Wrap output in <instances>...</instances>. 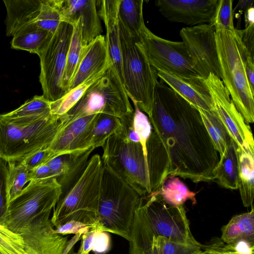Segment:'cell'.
<instances>
[{
    "instance_id": "cell-1",
    "label": "cell",
    "mask_w": 254,
    "mask_h": 254,
    "mask_svg": "<svg viewBox=\"0 0 254 254\" xmlns=\"http://www.w3.org/2000/svg\"><path fill=\"white\" fill-rule=\"evenodd\" d=\"M148 119L168 152L169 176L194 183L212 181L218 152L196 107L160 79Z\"/></svg>"
},
{
    "instance_id": "cell-2",
    "label": "cell",
    "mask_w": 254,
    "mask_h": 254,
    "mask_svg": "<svg viewBox=\"0 0 254 254\" xmlns=\"http://www.w3.org/2000/svg\"><path fill=\"white\" fill-rule=\"evenodd\" d=\"M215 40L221 80L247 123L254 122V90L249 83L245 62L250 56L238 29H215Z\"/></svg>"
},
{
    "instance_id": "cell-3",
    "label": "cell",
    "mask_w": 254,
    "mask_h": 254,
    "mask_svg": "<svg viewBox=\"0 0 254 254\" xmlns=\"http://www.w3.org/2000/svg\"><path fill=\"white\" fill-rule=\"evenodd\" d=\"M104 166L100 156L92 155L75 183L61 194L51 217L54 228L71 220L91 225L95 223Z\"/></svg>"
},
{
    "instance_id": "cell-4",
    "label": "cell",
    "mask_w": 254,
    "mask_h": 254,
    "mask_svg": "<svg viewBox=\"0 0 254 254\" xmlns=\"http://www.w3.org/2000/svg\"><path fill=\"white\" fill-rule=\"evenodd\" d=\"M103 166L96 230L111 233L129 241L135 212L142 197L110 168Z\"/></svg>"
},
{
    "instance_id": "cell-5",
    "label": "cell",
    "mask_w": 254,
    "mask_h": 254,
    "mask_svg": "<svg viewBox=\"0 0 254 254\" xmlns=\"http://www.w3.org/2000/svg\"><path fill=\"white\" fill-rule=\"evenodd\" d=\"M66 121L65 115L50 116L26 124L12 123L0 114V159L21 162L48 147Z\"/></svg>"
},
{
    "instance_id": "cell-6",
    "label": "cell",
    "mask_w": 254,
    "mask_h": 254,
    "mask_svg": "<svg viewBox=\"0 0 254 254\" xmlns=\"http://www.w3.org/2000/svg\"><path fill=\"white\" fill-rule=\"evenodd\" d=\"M119 23L122 83L128 98L149 117L158 82L157 72L137 45L138 40L130 35L122 22L119 21Z\"/></svg>"
},
{
    "instance_id": "cell-7",
    "label": "cell",
    "mask_w": 254,
    "mask_h": 254,
    "mask_svg": "<svg viewBox=\"0 0 254 254\" xmlns=\"http://www.w3.org/2000/svg\"><path fill=\"white\" fill-rule=\"evenodd\" d=\"M120 128L110 136L101 146L103 165L110 168L141 196H146L151 194L147 157L140 142L129 140Z\"/></svg>"
},
{
    "instance_id": "cell-8",
    "label": "cell",
    "mask_w": 254,
    "mask_h": 254,
    "mask_svg": "<svg viewBox=\"0 0 254 254\" xmlns=\"http://www.w3.org/2000/svg\"><path fill=\"white\" fill-rule=\"evenodd\" d=\"M133 111L118 73L112 64L64 115L69 120L99 113L120 119Z\"/></svg>"
},
{
    "instance_id": "cell-9",
    "label": "cell",
    "mask_w": 254,
    "mask_h": 254,
    "mask_svg": "<svg viewBox=\"0 0 254 254\" xmlns=\"http://www.w3.org/2000/svg\"><path fill=\"white\" fill-rule=\"evenodd\" d=\"M72 32L71 24L61 22L54 33H50L36 53L40 61L39 81L42 95L49 102L65 94L62 81Z\"/></svg>"
},
{
    "instance_id": "cell-10",
    "label": "cell",
    "mask_w": 254,
    "mask_h": 254,
    "mask_svg": "<svg viewBox=\"0 0 254 254\" xmlns=\"http://www.w3.org/2000/svg\"><path fill=\"white\" fill-rule=\"evenodd\" d=\"M61 193V186L56 178L30 181L8 204L3 225L19 233L36 217L52 211Z\"/></svg>"
},
{
    "instance_id": "cell-11",
    "label": "cell",
    "mask_w": 254,
    "mask_h": 254,
    "mask_svg": "<svg viewBox=\"0 0 254 254\" xmlns=\"http://www.w3.org/2000/svg\"><path fill=\"white\" fill-rule=\"evenodd\" d=\"M137 209L155 236L177 243L201 246L192 235L184 205H170L155 191L142 197Z\"/></svg>"
},
{
    "instance_id": "cell-12",
    "label": "cell",
    "mask_w": 254,
    "mask_h": 254,
    "mask_svg": "<svg viewBox=\"0 0 254 254\" xmlns=\"http://www.w3.org/2000/svg\"><path fill=\"white\" fill-rule=\"evenodd\" d=\"M137 44L156 71L182 77L198 76L182 41L174 42L159 37L144 25Z\"/></svg>"
},
{
    "instance_id": "cell-13",
    "label": "cell",
    "mask_w": 254,
    "mask_h": 254,
    "mask_svg": "<svg viewBox=\"0 0 254 254\" xmlns=\"http://www.w3.org/2000/svg\"><path fill=\"white\" fill-rule=\"evenodd\" d=\"M180 35L197 76L205 80L212 73L221 79L214 25L208 23L184 27Z\"/></svg>"
},
{
    "instance_id": "cell-14",
    "label": "cell",
    "mask_w": 254,
    "mask_h": 254,
    "mask_svg": "<svg viewBox=\"0 0 254 254\" xmlns=\"http://www.w3.org/2000/svg\"><path fill=\"white\" fill-rule=\"evenodd\" d=\"M211 98L213 111L224 124L240 149L254 152V141L250 127L237 110L221 79L210 73L204 80Z\"/></svg>"
},
{
    "instance_id": "cell-15",
    "label": "cell",
    "mask_w": 254,
    "mask_h": 254,
    "mask_svg": "<svg viewBox=\"0 0 254 254\" xmlns=\"http://www.w3.org/2000/svg\"><path fill=\"white\" fill-rule=\"evenodd\" d=\"M51 212L37 216L19 232L26 254H74L73 247L81 240V236L74 235L68 241L67 236L55 233L50 218Z\"/></svg>"
},
{
    "instance_id": "cell-16",
    "label": "cell",
    "mask_w": 254,
    "mask_h": 254,
    "mask_svg": "<svg viewBox=\"0 0 254 254\" xmlns=\"http://www.w3.org/2000/svg\"><path fill=\"white\" fill-rule=\"evenodd\" d=\"M219 0H157L161 14L171 22L199 25L213 22Z\"/></svg>"
},
{
    "instance_id": "cell-17",
    "label": "cell",
    "mask_w": 254,
    "mask_h": 254,
    "mask_svg": "<svg viewBox=\"0 0 254 254\" xmlns=\"http://www.w3.org/2000/svg\"><path fill=\"white\" fill-rule=\"evenodd\" d=\"M99 114L74 120L68 119L64 115L65 123L48 147L52 153V158L90 148L88 144L91 133Z\"/></svg>"
},
{
    "instance_id": "cell-18",
    "label": "cell",
    "mask_w": 254,
    "mask_h": 254,
    "mask_svg": "<svg viewBox=\"0 0 254 254\" xmlns=\"http://www.w3.org/2000/svg\"><path fill=\"white\" fill-rule=\"evenodd\" d=\"M62 21L72 25L79 19L82 42L87 45L103 32L96 0H57Z\"/></svg>"
},
{
    "instance_id": "cell-19",
    "label": "cell",
    "mask_w": 254,
    "mask_h": 254,
    "mask_svg": "<svg viewBox=\"0 0 254 254\" xmlns=\"http://www.w3.org/2000/svg\"><path fill=\"white\" fill-rule=\"evenodd\" d=\"M112 65L105 37L101 35L87 45L67 92Z\"/></svg>"
},
{
    "instance_id": "cell-20",
    "label": "cell",
    "mask_w": 254,
    "mask_h": 254,
    "mask_svg": "<svg viewBox=\"0 0 254 254\" xmlns=\"http://www.w3.org/2000/svg\"><path fill=\"white\" fill-rule=\"evenodd\" d=\"M158 77L195 107L213 111L211 96L204 80L198 76L182 77L162 71Z\"/></svg>"
},
{
    "instance_id": "cell-21",
    "label": "cell",
    "mask_w": 254,
    "mask_h": 254,
    "mask_svg": "<svg viewBox=\"0 0 254 254\" xmlns=\"http://www.w3.org/2000/svg\"><path fill=\"white\" fill-rule=\"evenodd\" d=\"M121 0H96L98 14L104 22L105 39L112 64L122 82V54L118 17Z\"/></svg>"
},
{
    "instance_id": "cell-22",
    "label": "cell",
    "mask_w": 254,
    "mask_h": 254,
    "mask_svg": "<svg viewBox=\"0 0 254 254\" xmlns=\"http://www.w3.org/2000/svg\"><path fill=\"white\" fill-rule=\"evenodd\" d=\"M94 148L64 154L55 157L47 163L60 185L62 193L67 191L85 170Z\"/></svg>"
},
{
    "instance_id": "cell-23",
    "label": "cell",
    "mask_w": 254,
    "mask_h": 254,
    "mask_svg": "<svg viewBox=\"0 0 254 254\" xmlns=\"http://www.w3.org/2000/svg\"><path fill=\"white\" fill-rule=\"evenodd\" d=\"M42 0H3L6 9V35L12 36L21 28L36 23Z\"/></svg>"
},
{
    "instance_id": "cell-24",
    "label": "cell",
    "mask_w": 254,
    "mask_h": 254,
    "mask_svg": "<svg viewBox=\"0 0 254 254\" xmlns=\"http://www.w3.org/2000/svg\"><path fill=\"white\" fill-rule=\"evenodd\" d=\"M240 148L231 138L224 153L213 171L212 181L223 188L238 189Z\"/></svg>"
},
{
    "instance_id": "cell-25",
    "label": "cell",
    "mask_w": 254,
    "mask_h": 254,
    "mask_svg": "<svg viewBox=\"0 0 254 254\" xmlns=\"http://www.w3.org/2000/svg\"><path fill=\"white\" fill-rule=\"evenodd\" d=\"M51 115L50 102L43 95H35L17 109L0 114L4 119L17 124L32 123Z\"/></svg>"
},
{
    "instance_id": "cell-26",
    "label": "cell",
    "mask_w": 254,
    "mask_h": 254,
    "mask_svg": "<svg viewBox=\"0 0 254 254\" xmlns=\"http://www.w3.org/2000/svg\"><path fill=\"white\" fill-rule=\"evenodd\" d=\"M238 189L244 206L249 207L253 204L254 152L249 149H240Z\"/></svg>"
},
{
    "instance_id": "cell-27",
    "label": "cell",
    "mask_w": 254,
    "mask_h": 254,
    "mask_svg": "<svg viewBox=\"0 0 254 254\" xmlns=\"http://www.w3.org/2000/svg\"><path fill=\"white\" fill-rule=\"evenodd\" d=\"M72 25L73 32L67 52L66 66L62 81V87L65 94L69 89L87 46L84 45L82 42L79 19Z\"/></svg>"
},
{
    "instance_id": "cell-28",
    "label": "cell",
    "mask_w": 254,
    "mask_h": 254,
    "mask_svg": "<svg viewBox=\"0 0 254 254\" xmlns=\"http://www.w3.org/2000/svg\"><path fill=\"white\" fill-rule=\"evenodd\" d=\"M142 0H121L119 7V21L130 35L139 41L141 29L145 25Z\"/></svg>"
},
{
    "instance_id": "cell-29",
    "label": "cell",
    "mask_w": 254,
    "mask_h": 254,
    "mask_svg": "<svg viewBox=\"0 0 254 254\" xmlns=\"http://www.w3.org/2000/svg\"><path fill=\"white\" fill-rule=\"evenodd\" d=\"M196 108L219 157L221 156L232 138L228 131L214 111Z\"/></svg>"
},
{
    "instance_id": "cell-30",
    "label": "cell",
    "mask_w": 254,
    "mask_h": 254,
    "mask_svg": "<svg viewBox=\"0 0 254 254\" xmlns=\"http://www.w3.org/2000/svg\"><path fill=\"white\" fill-rule=\"evenodd\" d=\"M156 191L166 203L172 205H184L188 200H191L193 204L196 203V193L190 191L176 176H168L163 182L159 190Z\"/></svg>"
},
{
    "instance_id": "cell-31",
    "label": "cell",
    "mask_w": 254,
    "mask_h": 254,
    "mask_svg": "<svg viewBox=\"0 0 254 254\" xmlns=\"http://www.w3.org/2000/svg\"><path fill=\"white\" fill-rule=\"evenodd\" d=\"M49 34L36 23L28 25L14 35L11 42V48L36 54Z\"/></svg>"
},
{
    "instance_id": "cell-32",
    "label": "cell",
    "mask_w": 254,
    "mask_h": 254,
    "mask_svg": "<svg viewBox=\"0 0 254 254\" xmlns=\"http://www.w3.org/2000/svg\"><path fill=\"white\" fill-rule=\"evenodd\" d=\"M107 69L90 77L75 88L67 92L59 99L50 102L51 114L60 117L66 114L80 100L88 88L100 78Z\"/></svg>"
},
{
    "instance_id": "cell-33",
    "label": "cell",
    "mask_w": 254,
    "mask_h": 254,
    "mask_svg": "<svg viewBox=\"0 0 254 254\" xmlns=\"http://www.w3.org/2000/svg\"><path fill=\"white\" fill-rule=\"evenodd\" d=\"M121 127L120 118L113 115L100 113L91 132L89 148L101 147L105 141Z\"/></svg>"
},
{
    "instance_id": "cell-34",
    "label": "cell",
    "mask_w": 254,
    "mask_h": 254,
    "mask_svg": "<svg viewBox=\"0 0 254 254\" xmlns=\"http://www.w3.org/2000/svg\"><path fill=\"white\" fill-rule=\"evenodd\" d=\"M29 171L22 162L7 163V193L8 204L22 191L30 182Z\"/></svg>"
},
{
    "instance_id": "cell-35",
    "label": "cell",
    "mask_w": 254,
    "mask_h": 254,
    "mask_svg": "<svg viewBox=\"0 0 254 254\" xmlns=\"http://www.w3.org/2000/svg\"><path fill=\"white\" fill-rule=\"evenodd\" d=\"M62 22L57 0H42L40 12L36 24L40 28L54 33Z\"/></svg>"
},
{
    "instance_id": "cell-36",
    "label": "cell",
    "mask_w": 254,
    "mask_h": 254,
    "mask_svg": "<svg viewBox=\"0 0 254 254\" xmlns=\"http://www.w3.org/2000/svg\"><path fill=\"white\" fill-rule=\"evenodd\" d=\"M0 253L1 254H26L21 235L0 224Z\"/></svg>"
},
{
    "instance_id": "cell-37",
    "label": "cell",
    "mask_w": 254,
    "mask_h": 254,
    "mask_svg": "<svg viewBox=\"0 0 254 254\" xmlns=\"http://www.w3.org/2000/svg\"><path fill=\"white\" fill-rule=\"evenodd\" d=\"M153 240L159 254H200L202 246H196L173 242L161 236L153 235Z\"/></svg>"
},
{
    "instance_id": "cell-38",
    "label": "cell",
    "mask_w": 254,
    "mask_h": 254,
    "mask_svg": "<svg viewBox=\"0 0 254 254\" xmlns=\"http://www.w3.org/2000/svg\"><path fill=\"white\" fill-rule=\"evenodd\" d=\"M233 0H219L212 24L215 29L234 31Z\"/></svg>"
},
{
    "instance_id": "cell-39",
    "label": "cell",
    "mask_w": 254,
    "mask_h": 254,
    "mask_svg": "<svg viewBox=\"0 0 254 254\" xmlns=\"http://www.w3.org/2000/svg\"><path fill=\"white\" fill-rule=\"evenodd\" d=\"M213 254H254V244L240 241L232 244L224 245L221 242H214L204 250Z\"/></svg>"
},
{
    "instance_id": "cell-40",
    "label": "cell",
    "mask_w": 254,
    "mask_h": 254,
    "mask_svg": "<svg viewBox=\"0 0 254 254\" xmlns=\"http://www.w3.org/2000/svg\"><path fill=\"white\" fill-rule=\"evenodd\" d=\"M132 102L134 106V129L139 137L144 154L147 157L146 143L152 131V125L148 117L138 108L135 102Z\"/></svg>"
},
{
    "instance_id": "cell-41",
    "label": "cell",
    "mask_w": 254,
    "mask_h": 254,
    "mask_svg": "<svg viewBox=\"0 0 254 254\" xmlns=\"http://www.w3.org/2000/svg\"><path fill=\"white\" fill-rule=\"evenodd\" d=\"M238 225L243 240L254 244V209L253 204L251 210L247 213L233 217Z\"/></svg>"
},
{
    "instance_id": "cell-42",
    "label": "cell",
    "mask_w": 254,
    "mask_h": 254,
    "mask_svg": "<svg viewBox=\"0 0 254 254\" xmlns=\"http://www.w3.org/2000/svg\"><path fill=\"white\" fill-rule=\"evenodd\" d=\"M7 163L0 159V224L3 225L8 206L7 193Z\"/></svg>"
},
{
    "instance_id": "cell-43",
    "label": "cell",
    "mask_w": 254,
    "mask_h": 254,
    "mask_svg": "<svg viewBox=\"0 0 254 254\" xmlns=\"http://www.w3.org/2000/svg\"><path fill=\"white\" fill-rule=\"evenodd\" d=\"M92 230H94L91 225L79 221L71 220L55 228L54 232L62 236L69 234L82 235Z\"/></svg>"
},
{
    "instance_id": "cell-44",
    "label": "cell",
    "mask_w": 254,
    "mask_h": 254,
    "mask_svg": "<svg viewBox=\"0 0 254 254\" xmlns=\"http://www.w3.org/2000/svg\"><path fill=\"white\" fill-rule=\"evenodd\" d=\"M52 158V153L48 148L41 150L21 161L30 172L34 168L47 163Z\"/></svg>"
},
{
    "instance_id": "cell-45",
    "label": "cell",
    "mask_w": 254,
    "mask_h": 254,
    "mask_svg": "<svg viewBox=\"0 0 254 254\" xmlns=\"http://www.w3.org/2000/svg\"><path fill=\"white\" fill-rule=\"evenodd\" d=\"M111 239L108 232L97 231L92 251L95 254H104L110 249Z\"/></svg>"
},
{
    "instance_id": "cell-46",
    "label": "cell",
    "mask_w": 254,
    "mask_h": 254,
    "mask_svg": "<svg viewBox=\"0 0 254 254\" xmlns=\"http://www.w3.org/2000/svg\"><path fill=\"white\" fill-rule=\"evenodd\" d=\"M241 41L250 57L254 59V24L249 25L244 30H239Z\"/></svg>"
},
{
    "instance_id": "cell-47",
    "label": "cell",
    "mask_w": 254,
    "mask_h": 254,
    "mask_svg": "<svg viewBox=\"0 0 254 254\" xmlns=\"http://www.w3.org/2000/svg\"><path fill=\"white\" fill-rule=\"evenodd\" d=\"M97 230H90L81 236V242L76 253L74 254H89L94 247Z\"/></svg>"
},
{
    "instance_id": "cell-48",
    "label": "cell",
    "mask_w": 254,
    "mask_h": 254,
    "mask_svg": "<svg viewBox=\"0 0 254 254\" xmlns=\"http://www.w3.org/2000/svg\"><path fill=\"white\" fill-rule=\"evenodd\" d=\"M29 177L30 181H41L52 178L56 179V176L47 164L40 165L29 172Z\"/></svg>"
},
{
    "instance_id": "cell-49",
    "label": "cell",
    "mask_w": 254,
    "mask_h": 254,
    "mask_svg": "<svg viewBox=\"0 0 254 254\" xmlns=\"http://www.w3.org/2000/svg\"><path fill=\"white\" fill-rule=\"evenodd\" d=\"M245 70L251 88L254 90V59L248 56L245 62Z\"/></svg>"
},
{
    "instance_id": "cell-50",
    "label": "cell",
    "mask_w": 254,
    "mask_h": 254,
    "mask_svg": "<svg viewBox=\"0 0 254 254\" xmlns=\"http://www.w3.org/2000/svg\"><path fill=\"white\" fill-rule=\"evenodd\" d=\"M245 27L254 24V7L252 6L245 11Z\"/></svg>"
},
{
    "instance_id": "cell-51",
    "label": "cell",
    "mask_w": 254,
    "mask_h": 254,
    "mask_svg": "<svg viewBox=\"0 0 254 254\" xmlns=\"http://www.w3.org/2000/svg\"><path fill=\"white\" fill-rule=\"evenodd\" d=\"M254 0H239L237 3L235 9L233 10V12L236 10H244L253 6Z\"/></svg>"
},
{
    "instance_id": "cell-52",
    "label": "cell",
    "mask_w": 254,
    "mask_h": 254,
    "mask_svg": "<svg viewBox=\"0 0 254 254\" xmlns=\"http://www.w3.org/2000/svg\"><path fill=\"white\" fill-rule=\"evenodd\" d=\"M0 254H1L0 253Z\"/></svg>"
}]
</instances>
